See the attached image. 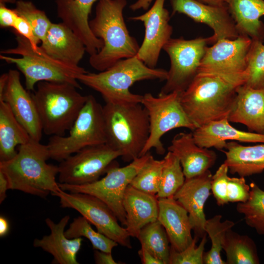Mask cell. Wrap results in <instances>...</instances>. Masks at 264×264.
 Listing matches in <instances>:
<instances>
[{
  "instance_id": "6da1fadb",
  "label": "cell",
  "mask_w": 264,
  "mask_h": 264,
  "mask_svg": "<svg viewBox=\"0 0 264 264\" xmlns=\"http://www.w3.org/2000/svg\"><path fill=\"white\" fill-rule=\"evenodd\" d=\"M245 72L224 74L199 72L183 92L180 101L191 121L198 128L228 117Z\"/></svg>"
},
{
  "instance_id": "7a4b0ae2",
  "label": "cell",
  "mask_w": 264,
  "mask_h": 264,
  "mask_svg": "<svg viewBox=\"0 0 264 264\" xmlns=\"http://www.w3.org/2000/svg\"><path fill=\"white\" fill-rule=\"evenodd\" d=\"M50 158L47 144L32 139L19 146L12 159L0 161V171L6 176L11 190L45 198L60 192L58 166L48 164Z\"/></svg>"
},
{
  "instance_id": "3957f363",
  "label": "cell",
  "mask_w": 264,
  "mask_h": 264,
  "mask_svg": "<svg viewBox=\"0 0 264 264\" xmlns=\"http://www.w3.org/2000/svg\"><path fill=\"white\" fill-rule=\"evenodd\" d=\"M127 3V0H99L95 16L89 21L91 32L103 43L101 49L89 59L91 66L97 71H104L138 52L140 46L130 34L124 19Z\"/></svg>"
},
{
  "instance_id": "277c9868",
  "label": "cell",
  "mask_w": 264,
  "mask_h": 264,
  "mask_svg": "<svg viewBox=\"0 0 264 264\" xmlns=\"http://www.w3.org/2000/svg\"><path fill=\"white\" fill-rule=\"evenodd\" d=\"M167 75L166 70L149 67L135 56L119 60L98 73L87 71L77 80L99 92L106 103H141L143 95L132 93L131 87L143 80L166 81Z\"/></svg>"
},
{
  "instance_id": "5b68a950",
  "label": "cell",
  "mask_w": 264,
  "mask_h": 264,
  "mask_svg": "<svg viewBox=\"0 0 264 264\" xmlns=\"http://www.w3.org/2000/svg\"><path fill=\"white\" fill-rule=\"evenodd\" d=\"M103 110L106 143L125 162L140 157L150 135L146 109L141 103H106Z\"/></svg>"
},
{
  "instance_id": "8992f818",
  "label": "cell",
  "mask_w": 264,
  "mask_h": 264,
  "mask_svg": "<svg viewBox=\"0 0 264 264\" xmlns=\"http://www.w3.org/2000/svg\"><path fill=\"white\" fill-rule=\"evenodd\" d=\"M14 32L16 46L1 50L0 59L16 65L24 75L28 90H33L42 81L68 83L81 88L77 78L87 72L84 68L53 58L40 46L33 47L27 40Z\"/></svg>"
},
{
  "instance_id": "52a82bcc",
  "label": "cell",
  "mask_w": 264,
  "mask_h": 264,
  "mask_svg": "<svg viewBox=\"0 0 264 264\" xmlns=\"http://www.w3.org/2000/svg\"><path fill=\"white\" fill-rule=\"evenodd\" d=\"M77 89L65 82L42 81L37 84L32 94L45 134L63 136L70 129L88 98Z\"/></svg>"
},
{
  "instance_id": "ba28073f",
  "label": "cell",
  "mask_w": 264,
  "mask_h": 264,
  "mask_svg": "<svg viewBox=\"0 0 264 264\" xmlns=\"http://www.w3.org/2000/svg\"><path fill=\"white\" fill-rule=\"evenodd\" d=\"M67 136H51L47 144L50 158L62 161L87 147L107 143L103 106L91 95L69 130Z\"/></svg>"
},
{
  "instance_id": "9c48e42d",
  "label": "cell",
  "mask_w": 264,
  "mask_h": 264,
  "mask_svg": "<svg viewBox=\"0 0 264 264\" xmlns=\"http://www.w3.org/2000/svg\"><path fill=\"white\" fill-rule=\"evenodd\" d=\"M150 155L148 152L123 167H119L114 161L105 176L93 182L80 185L59 183V186L66 192L86 193L98 198L111 209L120 224L125 226L126 213L123 200L126 190Z\"/></svg>"
},
{
  "instance_id": "30bf717a",
  "label": "cell",
  "mask_w": 264,
  "mask_h": 264,
  "mask_svg": "<svg viewBox=\"0 0 264 264\" xmlns=\"http://www.w3.org/2000/svg\"><path fill=\"white\" fill-rule=\"evenodd\" d=\"M141 103L149 115L150 135L140 156L152 149L159 154H164L165 149L161 138L170 131L185 128L193 131L197 128L181 106L178 92L158 94L156 97L146 93L143 95Z\"/></svg>"
},
{
  "instance_id": "8fae6325",
  "label": "cell",
  "mask_w": 264,
  "mask_h": 264,
  "mask_svg": "<svg viewBox=\"0 0 264 264\" xmlns=\"http://www.w3.org/2000/svg\"><path fill=\"white\" fill-rule=\"evenodd\" d=\"M208 44L209 37L191 40L171 38L168 41L163 49L169 56L170 67L159 95L174 92L180 93L187 88L198 72Z\"/></svg>"
},
{
  "instance_id": "7c38bea8",
  "label": "cell",
  "mask_w": 264,
  "mask_h": 264,
  "mask_svg": "<svg viewBox=\"0 0 264 264\" xmlns=\"http://www.w3.org/2000/svg\"><path fill=\"white\" fill-rule=\"evenodd\" d=\"M121 156L119 151L107 143L83 148L60 162L59 182L75 185L93 182Z\"/></svg>"
},
{
  "instance_id": "4fadbf2b",
  "label": "cell",
  "mask_w": 264,
  "mask_h": 264,
  "mask_svg": "<svg viewBox=\"0 0 264 264\" xmlns=\"http://www.w3.org/2000/svg\"><path fill=\"white\" fill-rule=\"evenodd\" d=\"M54 196L59 198L61 207L75 210L98 232L123 247L132 248L131 236L126 229L120 225L114 213L101 200L89 194L63 190Z\"/></svg>"
},
{
  "instance_id": "5bb4252c",
  "label": "cell",
  "mask_w": 264,
  "mask_h": 264,
  "mask_svg": "<svg viewBox=\"0 0 264 264\" xmlns=\"http://www.w3.org/2000/svg\"><path fill=\"white\" fill-rule=\"evenodd\" d=\"M165 1L155 0L146 12L129 18L131 20L140 21L144 25V38L136 56L151 68H155L160 51L173 33V27L169 23L170 13L164 7Z\"/></svg>"
},
{
  "instance_id": "9a60e30c",
  "label": "cell",
  "mask_w": 264,
  "mask_h": 264,
  "mask_svg": "<svg viewBox=\"0 0 264 264\" xmlns=\"http://www.w3.org/2000/svg\"><path fill=\"white\" fill-rule=\"evenodd\" d=\"M252 39L239 35L234 39H222L207 46L199 72L224 74L245 72Z\"/></svg>"
},
{
  "instance_id": "2e32d148",
  "label": "cell",
  "mask_w": 264,
  "mask_h": 264,
  "mask_svg": "<svg viewBox=\"0 0 264 264\" xmlns=\"http://www.w3.org/2000/svg\"><path fill=\"white\" fill-rule=\"evenodd\" d=\"M172 14L185 15L195 22L205 24L212 29L210 44L222 39H234L239 36L235 22L226 4L214 6L196 0H169Z\"/></svg>"
},
{
  "instance_id": "e0dca14e",
  "label": "cell",
  "mask_w": 264,
  "mask_h": 264,
  "mask_svg": "<svg viewBox=\"0 0 264 264\" xmlns=\"http://www.w3.org/2000/svg\"><path fill=\"white\" fill-rule=\"evenodd\" d=\"M8 75L7 85L0 101L7 104L30 138L40 141L43 130L32 94L22 85L19 71L10 69Z\"/></svg>"
},
{
  "instance_id": "ac0fdd59",
  "label": "cell",
  "mask_w": 264,
  "mask_h": 264,
  "mask_svg": "<svg viewBox=\"0 0 264 264\" xmlns=\"http://www.w3.org/2000/svg\"><path fill=\"white\" fill-rule=\"evenodd\" d=\"M212 175L208 170L196 177L185 179L183 185L174 196V198L188 212L195 236L202 238L206 234L207 219L204 212L206 201L210 195Z\"/></svg>"
},
{
  "instance_id": "d6986e66",
  "label": "cell",
  "mask_w": 264,
  "mask_h": 264,
  "mask_svg": "<svg viewBox=\"0 0 264 264\" xmlns=\"http://www.w3.org/2000/svg\"><path fill=\"white\" fill-rule=\"evenodd\" d=\"M99 0H55L58 17L83 42L90 56L102 48L101 39L91 31L88 18L94 3Z\"/></svg>"
},
{
  "instance_id": "ffe728a7",
  "label": "cell",
  "mask_w": 264,
  "mask_h": 264,
  "mask_svg": "<svg viewBox=\"0 0 264 264\" xmlns=\"http://www.w3.org/2000/svg\"><path fill=\"white\" fill-rule=\"evenodd\" d=\"M168 151L179 159L185 179H189L205 173L215 163L217 155L208 148L198 146L192 132L176 134L171 141Z\"/></svg>"
},
{
  "instance_id": "44dd1931",
  "label": "cell",
  "mask_w": 264,
  "mask_h": 264,
  "mask_svg": "<svg viewBox=\"0 0 264 264\" xmlns=\"http://www.w3.org/2000/svg\"><path fill=\"white\" fill-rule=\"evenodd\" d=\"M157 220L164 228L171 247L181 251L192 242V226L187 211L174 197L158 198Z\"/></svg>"
},
{
  "instance_id": "7402d4cb",
  "label": "cell",
  "mask_w": 264,
  "mask_h": 264,
  "mask_svg": "<svg viewBox=\"0 0 264 264\" xmlns=\"http://www.w3.org/2000/svg\"><path fill=\"white\" fill-rule=\"evenodd\" d=\"M228 119L244 125L249 132L264 134V88L240 86Z\"/></svg>"
},
{
  "instance_id": "603a6c76",
  "label": "cell",
  "mask_w": 264,
  "mask_h": 264,
  "mask_svg": "<svg viewBox=\"0 0 264 264\" xmlns=\"http://www.w3.org/2000/svg\"><path fill=\"white\" fill-rule=\"evenodd\" d=\"M69 220V215L64 216L58 223L49 218H46L45 221L50 233L33 241L34 247L41 248L52 255L53 264H79L77 255L81 249L83 239L82 238L68 239L65 236V229Z\"/></svg>"
},
{
  "instance_id": "cb8c5ba5",
  "label": "cell",
  "mask_w": 264,
  "mask_h": 264,
  "mask_svg": "<svg viewBox=\"0 0 264 264\" xmlns=\"http://www.w3.org/2000/svg\"><path fill=\"white\" fill-rule=\"evenodd\" d=\"M192 132L196 143L208 149L214 148L222 151L228 141L264 143V134L239 130L230 124L228 117L211 121Z\"/></svg>"
},
{
  "instance_id": "d4e9b609",
  "label": "cell",
  "mask_w": 264,
  "mask_h": 264,
  "mask_svg": "<svg viewBox=\"0 0 264 264\" xmlns=\"http://www.w3.org/2000/svg\"><path fill=\"white\" fill-rule=\"evenodd\" d=\"M123 206L126 213L125 227L131 237L137 238L141 229L157 220L158 198L129 185L125 193Z\"/></svg>"
},
{
  "instance_id": "484cf974",
  "label": "cell",
  "mask_w": 264,
  "mask_h": 264,
  "mask_svg": "<svg viewBox=\"0 0 264 264\" xmlns=\"http://www.w3.org/2000/svg\"><path fill=\"white\" fill-rule=\"evenodd\" d=\"M40 46L53 58L75 66L86 52L83 42L63 22H52Z\"/></svg>"
},
{
  "instance_id": "4316f807",
  "label": "cell",
  "mask_w": 264,
  "mask_h": 264,
  "mask_svg": "<svg viewBox=\"0 0 264 264\" xmlns=\"http://www.w3.org/2000/svg\"><path fill=\"white\" fill-rule=\"evenodd\" d=\"M224 163L231 174L246 177L264 171V143L252 146H244L237 141L226 144Z\"/></svg>"
},
{
  "instance_id": "83f0119b",
  "label": "cell",
  "mask_w": 264,
  "mask_h": 264,
  "mask_svg": "<svg viewBox=\"0 0 264 264\" xmlns=\"http://www.w3.org/2000/svg\"><path fill=\"white\" fill-rule=\"evenodd\" d=\"M240 35L264 43V0H226Z\"/></svg>"
},
{
  "instance_id": "f1b7e54d",
  "label": "cell",
  "mask_w": 264,
  "mask_h": 264,
  "mask_svg": "<svg viewBox=\"0 0 264 264\" xmlns=\"http://www.w3.org/2000/svg\"><path fill=\"white\" fill-rule=\"evenodd\" d=\"M28 133L18 121L4 101H0V161L13 158L16 147L27 143Z\"/></svg>"
},
{
  "instance_id": "f546056e",
  "label": "cell",
  "mask_w": 264,
  "mask_h": 264,
  "mask_svg": "<svg viewBox=\"0 0 264 264\" xmlns=\"http://www.w3.org/2000/svg\"><path fill=\"white\" fill-rule=\"evenodd\" d=\"M226 264H259L257 246L248 235H242L232 229L226 233L223 244Z\"/></svg>"
},
{
  "instance_id": "4dcf8cb0",
  "label": "cell",
  "mask_w": 264,
  "mask_h": 264,
  "mask_svg": "<svg viewBox=\"0 0 264 264\" xmlns=\"http://www.w3.org/2000/svg\"><path fill=\"white\" fill-rule=\"evenodd\" d=\"M137 239L142 247L163 264H169L171 248L170 241L164 228L157 220L143 227Z\"/></svg>"
},
{
  "instance_id": "1f68e13d",
  "label": "cell",
  "mask_w": 264,
  "mask_h": 264,
  "mask_svg": "<svg viewBox=\"0 0 264 264\" xmlns=\"http://www.w3.org/2000/svg\"><path fill=\"white\" fill-rule=\"evenodd\" d=\"M221 215H217L206 221L204 230L211 241V246L204 253V264H226L221 259L220 252L226 233L235 225V222L228 220L221 222Z\"/></svg>"
},
{
  "instance_id": "d6a6232c",
  "label": "cell",
  "mask_w": 264,
  "mask_h": 264,
  "mask_svg": "<svg viewBox=\"0 0 264 264\" xmlns=\"http://www.w3.org/2000/svg\"><path fill=\"white\" fill-rule=\"evenodd\" d=\"M249 186L248 199L244 202H238L236 209L244 215L248 226L254 229L259 235L264 236V191L254 181Z\"/></svg>"
},
{
  "instance_id": "836d02e7",
  "label": "cell",
  "mask_w": 264,
  "mask_h": 264,
  "mask_svg": "<svg viewBox=\"0 0 264 264\" xmlns=\"http://www.w3.org/2000/svg\"><path fill=\"white\" fill-rule=\"evenodd\" d=\"M185 177L178 158L168 151L163 158L157 198L174 197L183 185Z\"/></svg>"
},
{
  "instance_id": "e575fe53",
  "label": "cell",
  "mask_w": 264,
  "mask_h": 264,
  "mask_svg": "<svg viewBox=\"0 0 264 264\" xmlns=\"http://www.w3.org/2000/svg\"><path fill=\"white\" fill-rule=\"evenodd\" d=\"M65 234L68 239L86 238L90 242L93 249L105 252L111 253L113 248L118 245L113 240L93 230L91 223L82 216L73 219Z\"/></svg>"
},
{
  "instance_id": "d590c367",
  "label": "cell",
  "mask_w": 264,
  "mask_h": 264,
  "mask_svg": "<svg viewBox=\"0 0 264 264\" xmlns=\"http://www.w3.org/2000/svg\"><path fill=\"white\" fill-rule=\"evenodd\" d=\"M244 85L254 89L264 88V43L252 40L247 56Z\"/></svg>"
},
{
  "instance_id": "8d00e7d4",
  "label": "cell",
  "mask_w": 264,
  "mask_h": 264,
  "mask_svg": "<svg viewBox=\"0 0 264 264\" xmlns=\"http://www.w3.org/2000/svg\"><path fill=\"white\" fill-rule=\"evenodd\" d=\"M163 164V159H155L151 154L130 185L140 191L156 196L159 189Z\"/></svg>"
},
{
  "instance_id": "74e56055",
  "label": "cell",
  "mask_w": 264,
  "mask_h": 264,
  "mask_svg": "<svg viewBox=\"0 0 264 264\" xmlns=\"http://www.w3.org/2000/svg\"><path fill=\"white\" fill-rule=\"evenodd\" d=\"M14 9L29 23L42 42L52 23L45 13L38 9L31 1L23 0L17 1Z\"/></svg>"
},
{
  "instance_id": "f35d334b",
  "label": "cell",
  "mask_w": 264,
  "mask_h": 264,
  "mask_svg": "<svg viewBox=\"0 0 264 264\" xmlns=\"http://www.w3.org/2000/svg\"><path fill=\"white\" fill-rule=\"evenodd\" d=\"M198 240V237L195 236L192 243L181 251L171 248L169 264H203L205 245L207 241L206 234L197 246Z\"/></svg>"
},
{
  "instance_id": "ab89813d",
  "label": "cell",
  "mask_w": 264,
  "mask_h": 264,
  "mask_svg": "<svg viewBox=\"0 0 264 264\" xmlns=\"http://www.w3.org/2000/svg\"><path fill=\"white\" fill-rule=\"evenodd\" d=\"M228 166L222 163L212 175L211 189L212 194L217 204L222 206L229 203L227 196V185L228 179Z\"/></svg>"
},
{
  "instance_id": "60d3db41",
  "label": "cell",
  "mask_w": 264,
  "mask_h": 264,
  "mask_svg": "<svg viewBox=\"0 0 264 264\" xmlns=\"http://www.w3.org/2000/svg\"><path fill=\"white\" fill-rule=\"evenodd\" d=\"M250 187L244 177H228L227 196L229 202H244L249 198Z\"/></svg>"
},
{
  "instance_id": "b9f144b4",
  "label": "cell",
  "mask_w": 264,
  "mask_h": 264,
  "mask_svg": "<svg viewBox=\"0 0 264 264\" xmlns=\"http://www.w3.org/2000/svg\"><path fill=\"white\" fill-rule=\"evenodd\" d=\"M12 28L14 32L27 40L33 47L36 48L39 46L40 40L36 36L29 23L22 17L18 15Z\"/></svg>"
},
{
  "instance_id": "7bdbcfd3",
  "label": "cell",
  "mask_w": 264,
  "mask_h": 264,
  "mask_svg": "<svg viewBox=\"0 0 264 264\" xmlns=\"http://www.w3.org/2000/svg\"><path fill=\"white\" fill-rule=\"evenodd\" d=\"M18 16L14 9L7 8L5 4L0 3V26L1 28H13Z\"/></svg>"
},
{
  "instance_id": "ee69618b",
  "label": "cell",
  "mask_w": 264,
  "mask_h": 264,
  "mask_svg": "<svg viewBox=\"0 0 264 264\" xmlns=\"http://www.w3.org/2000/svg\"><path fill=\"white\" fill-rule=\"evenodd\" d=\"M95 263L97 264H117L113 259L111 253H108L98 250L94 252Z\"/></svg>"
},
{
  "instance_id": "f6af8a7d",
  "label": "cell",
  "mask_w": 264,
  "mask_h": 264,
  "mask_svg": "<svg viewBox=\"0 0 264 264\" xmlns=\"http://www.w3.org/2000/svg\"><path fill=\"white\" fill-rule=\"evenodd\" d=\"M138 253L143 264H163L162 263L143 247L138 250Z\"/></svg>"
},
{
  "instance_id": "bcb514c9",
  "label": "cell",
  "mask_w": 264,
  "mask_h": 264,
  "mask_svg": "<svg viewBox=\"0 0 264 264\" xmlns=\"http://www.w3.org/2000/svg\"><path fill=\"white\" fill-rule=\"evenodd\" d=\"M9 189L8 179L5 175L0 171V203L5 199L7 197V191Z\"/></svg>"
},
{
  "instance_id": "7dc6e473",
  "label": "cell",
  "mask_w": 264,
  "mask_h": 264,
  "mask_svg": "<svg viewBox=\"0 0 264 264\" xmlns=\"http://www.w3.org/2000/svg\"><path fill=\"white\" fill-rule=\"evenodd\" d=\"M153 0H137L135 2L130 5V8L132 11L139 9L147 10L149 8Z\"/></svg>"
},
{
  "instance_id": "c3c4849f",
  "label": "cell",
  "mask_w": 264,
  "mask_h": 264,
  "mask_svg": "<svg viewBox=\"0 0 264 264\" xmlns=\"http://www.w3.org/2000/svg\"><path fill=\"white\" fill-rule=\"evenodd\" d=\"M9 231V224L7 220L2 216H0V237L5 236Z\"/></svg>"
},
{
  "instance_id": "681fc988",
  "label": "cell",
  "mask_w": 264,
  "mask_h": 264,
  "mask_svg": "<svg viewBox=\"0 0 264 264\" xmlns=\"http://www.w3.org/2000/svg\"><path fill=\"white\" fill-rule=\"evenodd\" d=\"M8 72L2 74L0 77V99L2 98L4 91L7 85Z\"/></svg>"
},
{
  "instance_id": "f907efd6",
  "label": "cell",
  "mask_w": 264,
  "mask_h": 264,
  "mask_svg": "<svg viewBox=\"0 0 264 264\" xmlns=\"http://www.w3.org/2000/svg\"><path fill=\"white\" fill-rule=\"evenodd\" d=\"M202 3L214 6H221L226 4V0H196Z\"/></svg>"
},
{
  "instance_id": "816d5d0a",
  "label": "cell",
  "mask_w": 264,
  "mask_h": 264,
  "mask_svg": "<svg viewBox=\"0 0 264 264\" xmlns=\"http://www.w3.org/2000/svg\"><path fill=\"white\" fill-rule=\"evenodd\" d=\"M6 2L14 3L16 2L15 0H0V3H4Z\"/></svg>"
}]
</instances>
